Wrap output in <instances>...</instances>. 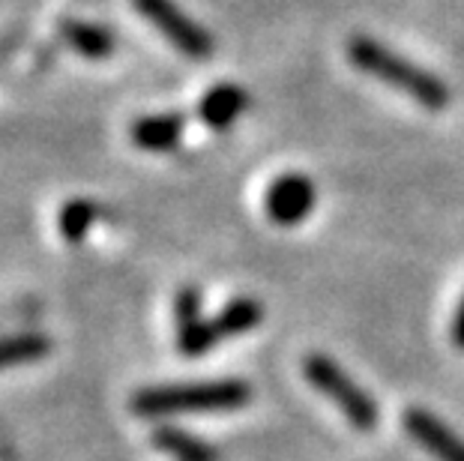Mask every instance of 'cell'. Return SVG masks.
I'll use <instances>...</instances> for the list:
<instances>
[{"instance_id": "cell-1", "label": "cell", "mask_w": 464, "mask_h": 461, "mask_svg": "<svg viewBox=\"0 0 464 461\" xmlns=\"http://www.w3.org/2000/svg\"><path fill=\"white\" fill-rule=\"evenodd\" d=\"M252 389L246 380H204V384L147 387L132 396L138 417H177V414H228L249 405Z\"/></svg>"}, {"instance_id": "cell-2", "label": "cell", "mask_w": 464, "mask_h": 461, "mask_svg": "<svg viewBox=\"0 0 464 461\" xmlns=\"http://www.w3.org/2000/svg\"><path fill=\"white\" fill-rule=\"evenodd\" d=\"M348 61L357 66L360 72L396 87L399 93L411 96L413 102L429 108V111H440V108L450 105V91L438 75L420 70L417 63L404 61L401 54L378 43V39L353 36L348 43Z\"/></svg>"}, {"instance_id": "cell-3", "label": "cell", "mask_w": 464, "mask_h": 461, "mask_svg": "<svg viewBox=\"0 0 464 461\" xmlns=\"http://www.w3.org/2000/svg\"><path fill=\"white\" fill-rule=\"evenodd\" d=\"M303 375L321 396H327L333 405L342 410L344 419H348L353 428L372 431L378 426V419H381L378 405H374L372 396L362 387L353 384L348 371H344L333 357L309 354L303 362Z\"/></svg>"}, {"instance_id": "cell-4", "label": "cell", "mask_w": 464, "mask_h": 461, "mask_svg": "<svg viewBox=\"0 0 464 461\" xmlns=\"http://www.w3.org/2000/svg\"><path fill=\"white\" fill-rule=\"evenodd\" d=\"M132 6L180 54L192 57V61H204V57L213 54V36L192 15H186L174 0H132Z\"/></svg>"}, {"instance_id": "cell-5", "label": "cell", "mask_w": 464, "mask_h": 461, "mask_svg": "<svg viewBox=\"0 0 464 461\" xmlns=\"http://www.w3.org/2000/svg\"><path fill=\"white\" fill-rule=\"evenodd\" d=\"M314 201H318V192H314V183L309 178H303V174H282L266 189L264 207L270 222L282 225V228H291V225L309 219Z\"/></svg>"}, {"instance_id": "cell-6", "label": "cell", "mask_w": 464, "mask_h": 461, "mask_svg": "<svg viewBox=\"0 0 464 461\" xmlns=\"http://www.w3.org/2000/svg\"><path fill=\"white\" fill-rule=\"evenodd\" d=\"M177 321V348L183 357H204L207 351L219 345V336L213 330V318L201 315V293L198 288H183L174 300Z\"/></svg>"}, {"instance_id": "cell-7", "label": "cell", "mask_w": 464, "mask_h": 461, "mask_svg": "<svg viewBox=\"0 0 464 461\" xmlns=\"http://www.w3.org/2000/svg\"><path fill=\"white\" fill-rule=\"evenodd\" d=\"M404 428L438 461H464V440L450 426H443L434 414H429V410L411 408L404 414Z\"/></svg>"}, {"instance_id": "cell-8", "label": "cell", "mask_w": 464, "mask_h": 461, "mask_svg": "<svg viewBox=\"0 0 464 461\" xmlns=\"http://www.w3.org/2000/svg\"><path fill=\"white\" fill-rule=\"evenodd\" d=\"M246 108H249V93H246L240 84H216L201 96L198 117L204 126L222 132V130H228V126H234V120Z\"/></svg>"}, {"instance_id": "cell-9", "label": "cell", "mask_w": 464, "mask_h": 461, "mask_svg": "<svg viewBox=\"0 0 464 461\" xmlns=\"http://www.w3.org/2000/svg\"><path fill=\"white\" fill-rule=\"evenodd\" d=\"M186 120L180 114H150L132 123L130 139L135 147H141L147 153H168L180 144Z\"/></svg>"}, {"instance_id": "cell-10", "label": "cell", "mask_w": 464, "mask_h": 461, "mask_svg": "<svg viewBox=\"0 0 464 461\" xmlns=\"http://www.w3.org/2000/svg\"><path fill=\"white\" fill-rule=\"evenodd\" d=\"M61 34L66 39V45L82 57H87V61H105L114 52V36L100 24L66 18V22H61Z\"/></svg>"}, {"instance_id": "cell-11", "label": "cell", "mask_w": 464, "mask_h": 461, "mask_svg": "<svg viewBox=\"0 0 464 461\" xmlns=\"http://www.w3.org/2000/svg\"><path fill=\"white\" fill-rule=\"evenodd\" d=\"M261 321H264V306L258 300L237 297L231 303H225V309L213 318V330H216V336H219V341H222V339L243 336V332L258 327Z\"/></svg>"}, {"instance_id": "cell-12", "label": "cell", "mask_w": 464, "mask_h": 461, "mask_svg": "<svg viewBox=\"0 0 464 461\" xmlns=\"http://www.w3.org/2000/svg\"><path fill=\"white\" fill-rule=\"evenodd\" d=\"M96 222H100V207L87 198H72L57 210V231L72 246L87 240V234L93 231Z\"/></svg>"}, {"instance_id": "cell-13", "label": "cell", "mask_w": 464, "mask_h": 461, "mask_svg": "<svg viewBox=\"0 0 464 461\" xmlns=\"http://www.w3.org/2000/svg\"><path fill=\"white\" fill-rule=\"evenodd\" d=\"M52 341L39 332H22V336H6L0 339V371L15 369V366H31L48 357Z\"/></svg>"}, {"instance_id": "cell-14", "label": "cell", "mask_w": 464, "mask_h": 461, "mask_svg": "<svg viewBox=\"0 0 464 461\" xmlns=\"http://www.w3.org/2000/svg\"><path fill=\"white\" fill-rule=\"evenodd\" d=\"M153 444L171 453L177 461H216V449L207 447L204 440L186 435L180 428H156Z\"/></svg>"}, {"instance_id": "cell-15", "label": "cell", "mask_w": 464, "mask_h": 461, "mask_svg": "<svg viewBox=\"0 0 464 461\" xmlns=\"http://www.w3.org/2000/svg\"><path fill=\"white\" fill-rule=\"evenodd\" d=\"M452 341H456V348L464 351V297H461V306L456 312V321H452Z\"/></svg>"}]
</instances>
